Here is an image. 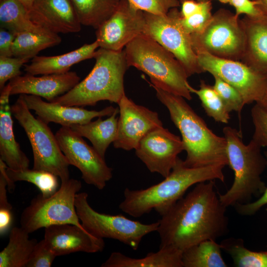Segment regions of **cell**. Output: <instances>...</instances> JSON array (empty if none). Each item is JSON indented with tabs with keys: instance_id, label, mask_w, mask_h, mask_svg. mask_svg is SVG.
<instances>
[{
	"instance_id": "cell-26",
	"label": "cell",
	"mask_w": 267,
	"mask_h": 267,
	"mask_svg": "<svg viewBox=\"0 0 267 267\" xmlns=\"http://www.w3.org/2000/svg\"><path fill=\"white\" fill-rule=\"evenodd\" d=\"M29 234L21 226L10 230L8 244L0 252V267H26L38 242Z\"/></svg>"
},
{
	"instance_id": "cell-10",
	"label": "cell",
	"mask_w": 267,
	"mask_h": 267,
	"mask_svg": "<svg viewBox=\"0 0 267 267\" xmlns=\"http://www.w3.org/2000/svg\"><path fill=\"white\" fill-rule=\"evenodd\" d=\"M88 198L86 192L77 193L75 207L83 227L95 237L117 240L136 250L144 236L157 230L159 221L144 224L121 214L99 213L90 206Z\"/></svg>"
},
{
	"instance_id": "cell-42",
	"label": "cell",
	"mask_w": 267,
	"mask_h": 267,
	"mask_svg": "<svg viewBox=\"0 0 267 267\" xmlns=\"http://www.w3.org/2000/svg\"><path fill=\"white\" fill-rule=\"evenodd\" d=\"M15 35L4 28L0 29V56L11 57Z\"/></svg>"
},
{
	"instance_id": "cell-25",
	"label": "cell",
	"mask_w": 267,
	"mask_h": 267,
	"mask_svg": "<svg viewBox=\"0 0 267 267\" xmlns=\"http://www.w3.org/2000/svg\"><path fill=\"white\" fill-rule=\"evenodd\" d=\"M119 113V108H117L115 112L105 120L99 117L94 121L73 125L70 128L81 136L88 138L94 149L105 159L107 148L116 138Z\"/></svg>"
},
{
	"instance_id": "cell-47",
	"label": "cell",
	"mask_w": 267,
	"mask_h": 267,
	"mask_svg": "<svg viewBox=\"0 0 267 267\" xmlns=\"http://www.w3.org/2000/svg\"><path fill=\"white\" fill-rule=\"evenodd\" d=\"M257 103L261 104V105L267 108V95H266L261 101Z\"/></svg>"
},
{
	"instance_id": "cell-36",
	"label": "cell",
	"mask_w": 267,
	"mask_h": 267,
	"mask_svg": "<svg viewBox=\"0 0 267 267\" xmlns=\"http://www.w3.org/2000/svg\"><path fill=\"white\" fill-rule=\"evenodd\" d=\"M251 117L254 126L252 140L261 147H267V108L256 103L251 109Z\"/></svg>"
},
{
	"instance_id": "cell-33",
	"label": "cell",
	"mask_w": 267,
	"mask_h": 267,
	"mask_svg": "<svg viewBox=\"0 0 267 267\" xmlns=\"http://www.w3.org/2000/svg\"><path fill=\"white\" fill-rule=\"evenodd\" d=\"M188 88L191 93H194L198 96L208 116L217 122L223 124L228 123L230 118V112L213 86L207 84L204 80H201L199 89L193 88L189 84Z\"/></svg>"
},
{
	"instance_id": "cell-43",
	"label": "cell",
	"mask_w": 267,
	"mask_h": 267,
	"mask_svg": "<svg viewBox=\"0 0 267 267\" xmlns=\"http://www.w3.org/2000/svg\"><path fill=\"white\" fill-rule=\"evenodd\" d=\"M181 8L180 11L183 18H187L196 12L200 8L201 2L200 0H179Z\"/></svg>"
},
{
	"instance_id": "cell-24",
	"label": "cell",
	"mask_w": 267,
	"mask_h": 267,
	"mask_svg": "<svg viewBox=\"0 0 267 267\" xmlns=\"http://www.w3.org/2000/svg\"><path fill=\"white\" fill-rule=\"evenodd\" d=\"M182 251L171 247L159 248L141 258H134L114 252L101 267H183Z\"/></svg>"
},
{
	"instance_id": "cell-15",
	"label": "cell",
	"mask_w": 267,
	"mask_h": 267,
	"mask_svg": "<svg viewBox=\"0 0 267 267\" xmlns=\"http://www.w3.org/2000/svg\"><path fill=\"white\" fill-rule=\"evenodd\" d=\"M135 150L150 172L158 173L165 178L171 173L184 146L179 136L161 126L145 134Z\"/></svg>"
},
{
	"instance_id": "cell-50",
	"label": "cell",
	"mask_w": 267,
	"mask_h": 267,
	"mask_svg": "<svg viewBox=\"0 0 267 267\" xmlns=\"http://www.w3.org/2000/svg\"><path fill=\"white\" fill-rule=\"evenodd\" d=\"M266 251L267 252V250Z\"/></svg>"
},
{
	"instance_id": "cell-37",
	"label": "cell",
	"mask_w": 267,
	"mask_h": 267,
	"mask_svg": "<svg viewBox=\"0 0 267 267\" xmlns=\"http://www.w3.org/2000/svg\"><path fill=\"white\" fill-rule=\"evenodd\" d=\"M30 59L18 57L0 56V89L6 82L21 75L20 69Z\"/></svg>"
},
{
	"instance_id": "cell-14",
	"label": "cell",
	"mask_w": 267,
	"mask_h": 267,
	"mask_svg": "<svg viewBox=\"0 0 267 267\" xmlns=\"http://www.w3.org/2000/svg\"><path fill=\"white\" fill-rule=\"evenodd\" d=\"M144 25V11L135 8L128 0H121L114 13L96 29V41L99 48L122 50L143 33Z\"/></svg>"
},
{
	"instance_id": "cell-20",
	"label": "cell",
	"mask_w": 267,
	"mask_h": 267,
	"mask_svg": "<svg viewBox=\"0 0 267 267\" xmlns=\"http://www.w3.org/2000/svg\"><path fill=\"white\" fill-rule=\"evenodd\" d=\"M22 95L29 109L34 110L37 117L47 124L53 122L68 127L75 124H84L95 117L109 116L117 109L109 106L99 111L89 110L82 107L45 102L41 97L34 95Z\"/></svg>"
},
{
	"instance_id": "cell-30",
	"label": "cell",
	"mask_w": 267,
	"mask_h": 267,
	"mask_svg": "<svg viewBox=\"0 0 267 267\" xmlns=\"http://www.w3.org/2000/svg\"><path fill=\"white\" fill-rule=\"evenodd\" d=\"M61 41L58 34L52 33H21L16 35L14 40L12 48L13 56L31 59L40 51L58 45Z\"/></svg>"
},
{
	"instance_id": "cell-31",
	"label": "cell",
	"mask_w": 267,
	"mask_h": 267,
	"mask_svg": "<svg viewBox=\"0 0 267 267\" xmlns=\"http://www.w3.org/2000/svg\"><path fill=\"white\" fill-rule=\"evenodd\" d=\"M220 245L222 249L230 255L235 267H267V252L248 249L241 238L225 239Z\"/></svg>"
},
{
	"instance_id": "cell-28",
	"label": "cell",
	"mask_w": 267,
	"mask_h": 267,
	"mask_svg": "<svg viewBox=\"0 0 267 267\" xmlns=\"http://www.w3.org/2000/svg\"><path fill=\"white\" fill-rule=\"evenodd\" d=\"M121 0H71L82 25L97 29L110 17Z\"/></svg>"
},
{
	"instance_id": "cell-3",
	"label": "cell",
	"mask_w": 267,
	"mask_h": 267,
	"mask_svg": "<svg viewBox=\"0 0 267 267\" xmlns=\"http://www.w3.org/2000/svg\"><path fill=\"white\" fill-rule=\"evenodd\" d=\"M148 83L155 90L157 98L167 108L172 121L181 134L186 152L185 165L193 168L228 166L225 137L211 131L184 98Z\"/></svg>"
},
{
	"instance_id": "cell-44",
	"label": "cell",
	"mask_w": 267,
	"mask_h": 267,
	"mask_svg": "<svg viewBox=\"0 0 267 267\" xmlns=\"http://www.w3.org/2000/svg\"><path fill=\"white\" fill-rule=\"evenodd\" d=\"M7 166L4 162L0 159V173L4 176L7 183V188L9 191L14 190L15 187L14 182H12L9 178L6 172V169Z\"/></svg>"
},
{
	"instance_id": "cell-16",
	"label": "cell",
	"mask_w": 267,
	"mask_h": 267,
	"mask_svg": "<svg viewBox=\"0 0 267 267\" xmlns=\"http://www.w3.org/2000/svg\"><path fill=\"white\" fill-rule=\"evenodd\" d=\"M119 114L114 147L129 151L135 149L141 139L152 130L163 126L158 114L135 104L125 94L118 103Z\"/></svg>"
},
{
	"instance_id": "cell-5",
	"label": "cell",
	"mask_w": 267,
	"mask_h": 267,
	"mask_svg": "<svg viewBox=\"0 0 267 267\" xmlns=\"http://www.w3.org/2000/svg\"><path fill=\"white\" fill-rule=\"evenodd\" d=\"M222 132L226 141L228 166L234 175L230 188L219 194L221 202L227 208L249 203L253 197L261 196L267 187L261 175L267 167V161L262 147L253 140L244 144L240 133L231 127H224Z\"/></svg>"
},
{
	"instance_id": "cell-32",
	"label": "cell",
	"mask_w": 267,
	"mask_h": 267,
	"mask_svg": "<svg viewBox=\"0 0 267 267\" xmlns=\"http://www.w3.org/2000/svg\"><path fill=\"white\" fill-rule=\"evenodd\" d=\"M6 172L13 182L25 181L34 184L43 196L49 197L58 189V177L47 171L29 169L13 170L6 167Z\"/></svg>"
},
{
	"instance_id": "cell-22",
	"label": "cell",
	"mask_w": 267,
	"mask_h": 267,
	"mask_svg": "<svg viewBox=\"0 0 267 267\" xmlns=\"http://www.w3.org/2000/svg\"><path fill=\"white\" fill-rule=\"evenodd\" d=\"M240 22L246 37L240 61L267 77V15L258 17L245 15Z\"/></svg>"
},
{
	"instance_id": "cell-27",
	"label": "cell",
	"mask_w": 267,
	"mask_h": 267,
	"mask_svg": "<svg viewBox=\"0 0 267 267\" xmlns=\"http://www.w3.org/2000/svg\"><path fill=\"white\" fill-rule=\"evenodd\" d=\"M0 27L15 36L23 32L50 33L35 24L29 11L18 0H0Z\"/></svg>"
},
{
	"instance_id": "cell-45",
	"label": "cell",
	"mask_w": 267,
	"mask_h": 267,
	"mask_svg": "<svg viewBox=\"0 0 267 267\" xmlns=\"http://www.w3.org/2000/svg\"><path fill=\"white\" fill-rule=\"evenodd\" d=\"M258 3V6L265 14L267 15V0H253Z\"/></svg>"
},
{
	"instance_id": "cell-17",
	"label": "cell",
	"mask_w": 267,
	"mask_h": 267,
	"mask_svg": "<svg viewBox=\"0 0 267 267\" xmlns=\"http://www.w3.org/2000/svg\"><path fill=\"white\" fill-rule=\"evenodd\" d=\"M44 228V240L56 256L78 252L95 253L105 247L103 239L73 224H54Z\"/></svg>"
},
{
	"instance_id": "cell-4",
	"label": "cell",
	"mask_w": 267,
	"mask_h": 267,
	"mask_svg": "<svg viewBox=\"0 0 267 267\" xmlns=\"http://www.w3.org/2000/svg\"><path fill=\"white\" fill-rule=\"evenodd\" d=\"M88 76L72 89L51 102L66 106H95L101 100L118 103L125 93L124 77L129 68L124 50L99 48Z\"/></svg>"
},
{
	"instance_id": "cell-2",
	"label": "cell",
	"mask_w": 267,
	"mask_h": 267,
	"mask_svg": "<svg viewBox=\"0 0 267 267\" xmlns=\"http://www.w3.org/2000/svg\"><path fill=\"white\" fill-rule=\"evenodd\" d=\"M224 167L220 165L189 167L178 157L170 174L160 182L145 189L126 188L119 208L134 218L149 213L153 210L162 216L192 185L215 179L224 182Z\"/></svg>"
},
{
	"instance_id": "cell-34",
	"label": "cell",
	"mask_w": 267,
	"mask_h": 267,
	"mask_svg": "<svg viewBox=\"0 0 267 267\" xmlns=\"http://www.w3.org/2000/svg\"><path fill=\"white\" fill-rule=\"evenodd\" d=\"M215 83L213 86L227 110L230 112L235 111L240 117L244 106V99L239 92L233 87L217 76H213Z\"/></svg>"
},
{
	"instance_id": "cell-35",
	"label": "cell",
	"mask_w": 267,
	"mask_h": 267,
	"mask_svg": "<svg viewBox=\"0 0 267 267\" xmlns=\"http://www.w3.org/2000/svg\"><path fill=\"white\" fill-rule=\"evenodd\" d=\"M201 5L199 10L187 18H183L180 14L179 22L189 35L201 32L210 22L213 14L212 4L210 0H200Z\"/></svg>"
},
{
	"instance_id": "cell-9",
	"label": "cell",
	"mask_w": 267,
	"mask_h": 267,
	"mask_svg": "<svg viewBox=\"0 0 267 267\" xmlns=\"http://www.w3.org/2000/svg\"><path fill=\"white\" fill-rule=\"evenodd\" d=\"M195 53H207L222 59L240 61L246 37L240 19L230 10L221 8L201 32L190 35Z\"/></svg>"
},
{
	"instance_id": "cell-7",
	"label": "cell",
	"mask_w": 267,
	"mask_h": 267,
	"mask_svg": "<svg viewBox=\"0 0 267 267\" xmlns=\"http://www.w3.org/2000/svg\"><path fill=\"white\" fill-rule=\"evenodd\" d=\"M20 94L11 106L12 115L23 128L31 143L33 154V169L49 172L61 182L69 178V163L48 124L35 117Z\"/></svg>"
},
{
	"instance_id": "cell-13",
	"label": "cell",
	"mask_w": 267,
	"mask_h": 267,
	"mask_svg": "<svg viewBox=\"0 0 267 267\" xmlns=\"http://www.w3.org/2000/svg\"><path fill=\"white\" fill-rule=\"evenodd\" d=\"M55 135L70 165L80 171L85 182L102 190L112 177L105 159L70 127L62 126Z\"/></svg>"
},
{
	"instance_id": "cell-46",
	"label": "cell",
	"mask_w": 267,
	"mask_h": 267,
	"mask_svg": "<svg viewBox=\"0 0 267 267\" xmlns=\"http://www.w3.org/2000/svg\"><path fill=\"white\" fill-rule=\"evenodd\" d=\"M20 1L29 11L31 8L35 0H18Z\"/></svg>"
},
{
	"instance_id": "cell-21",
	"label": "cell",
	"mask_w": 267,
	"mask_h": 267,
	"mask_svg": "<svg viewBox=\"0 0 267 267\" xmlns=\"http://www.w3.org/2000/svg\"><path fill=\"white\" fill-rule=\"evenodd\" d=\"M11 86L8 83L0 90V159L13 170L29 168L30 161L16 141L13 129L11 106L9 99Z\"/></svg>"
},
{
	"instance_id": "cell-6",
	"label": "cell",
	"mask_w": 267,
	"mask_h": 267,
	"mask_svg": "<svg viewBox=\"0 0 267 267\" xmlns=\"http://www.w3.org/2000/svg\"><path fill=\"white\" fill-rule=\"evenodd\" d=\"M124 52L128 67L147 74L150 84L188 100L192 99L184 68L172 53L154 40L141 34L126 45Z\"/></svg>"
},
{
	"instance_id": "cell-40",
	"label": "cell",
	"mask_w": 267,
	"mask_h": 267,
	"mask_svg": "<svg viewBox=\"0 0 267 267\" xmlns=\"http://www.w3.org/2000/svg\"><path fill=\"white\" fill-rule=\"evenodd\" d=\"M228 3L234 7L235 15L238 17L241 14L251 17H258L265 14L258 7V3L255 0H229Z\"/></svg>"
},
{
	"instance_id": "cell-39",
	"label": "cell",
	"mask_w": 267,
	"mask_h": 267,
	"mask_svg": "<svg viewBox=\"0 0 267 267\" xmlns=\"http://www.w3.org/2000/svg\"><path fill=\"white\" fill-rule=\"evenodd\" d=\"M56 257L44 239L37 242L26 267H50Z\"/></svg>"
},
{
	"instance_id": "cell-23",
	"label": "cell",
	"mask_w": 267,
	"mask_h": 267,
	"mask_svg": "<svg viewBox=\"0 0 267 267\" xmlns=\"http://www.w3.org/2000/svg\"><path fill=\"white\" fill-rule=\"evenodd\" d=\"M99 45L96 41L63 54L36 56L31 63L24 65L26 73L33 75L62 74L69 71L74 65L93 58Z\"/></svg>"
},
{
	"instance_id": "cell-48",
	"label": "cell",
	"mask_w": 267,
	"mask_h": 267,
	"mask_svg": "<svg viewBox=\"0 0 267 267\" xmlns=\"http://www.w3.org/2000/svg\"><path fill=\"white\" fill-rule=\"evenodd\" d=\"M222 3H228L229 0H217Z\"/></svg>"
},
{
	"instance_id": "cell-11",
	"label": "cell",
	"mask_w": 267,
	"mask_h": 267,
	"mask_svg": "<svg viewBox=\"0 0 267 267\" xmlns=\"http://www.w3.org/2000/svg\"><path fill=\"white\" fill-rule=\"evenodd\" d=\"M145 34L172 53L184 68L188 77L205 72L194 51L190 35L179 22L180 11L174 8L165 15L144 12Z\"/></svg>"
},
{
	"instance_id": "cell-12",
	"label": "cell",
	"mask_w": 267,
	"mask_h": 267,
	"mask_svg": "<svg viewBox=\"0 0 267 267\" xmlns=\"http://www.w3.org/2000/svg\"><path fill=\"white\" fill-rule=\"evenodd\" d=\"M204 71L217 76L236 89L245 104L259 102L267 92V77L239 60L222 59L203 53L197 55Z\"/></svg>"
},
{
	"instance_id": "cell-41",
	"label": "cell",
	"mask_w": 267,
	"mask_h": 267,
	"mask_svg": "<svg viewBox=\"0 0 267 267\" xmlns=\"http://www.w3.org/2000/svg\"><path fill=\"white\" fill-rule=\"evenodd\" d=\"M267 161V150L265 152ZM267 204V186L258 199L254 202L238 204L234 207L237 213L242 216H249L255 215L264 206Z\"/></svg>"
},
{
	"instance_id": "cell-1",
	"label": "cell",
	"mask_w": 267,
	"mask_h": 267,
	"mask_svg": "<svg viewBox=\"0 0 267 267\" xmlns=\"http://www.w3.org/2000/svg\"><path fill=\"white\" fill-rule=\"evenodd\" d=\"M214 180L197 183L161 216L157 230L159 248L181 251L207 240H216L228 230L226 207L215 190Z\"/></svg>"
},
{
	"instance_id": "cell-29",
	"label": "cell",
	"mask_w": 267,
	"mask_h": 267,
	"mask_svg": "<svg viewBox=\"0 0 267 267\" xmlns=\"http://www.w3.org/2000/svg\"><path fill=\"white\" fill-rule=\"evenodd\" d=\"M222 248L214 240H207L182 252L183 267H226Z\"/></svg>"
},
{
	"instance_id": "cell-38",
	"label": "cell",
	"mask_w": 267,
	"mask_h": 267,
	"mask_svg": "<svg viewBox=\"0 0 267 267\" xmlns=\"http://www.w3.org/2000/svg\"><path fill=\"white\" fill-rule=\"evenodd\" d=\"M135 8L156 15L166 14L170 9L179 6V0H128Z\"/></svg>"
},
{
	"instance_id": "cell-8",
	"label": "cell",
	"mask_w": 267,
	"mask_h": 267,
	"mask_svg": "<svg viewBox=\"0 0 267 267\" xmlns=\"http://www.w3.org/2000/svg\"><path fill=\"white\" fill-rule=\"evenodd\" d=\"M81 188L80 180L69 178L61 182L52 195L38 194L22 212L21 227L29 233L54 224L70 223L83 227L75 207L76 195Z\"/></svg>"
},
{
	"instance_id": "cell-18",
	"label": "cell",
	"mask_w": 267,
	"mask_h": 267,
	"mask_svg": "<svg viewBox=\"0 0 267 267\" xmlns=\"http://www.w3.org/2000/svg\"><path fill=\"white\" fill-rule=\"evenodd\" d=\"M29 15L35 24L52 33H74L81 30L71 0H35Z\"/></svg>"
},
{
	"instance_id": "cell-19",
	"label": "cell",
	"mask_w": 267,
	"mask_h": 267,
	"mask_svg": "<svg viewBox=\"0 0 267 267\" xmlns=\"http://www.w3.org/2000/svg\"><path fill=\"white\" fill-rule=\"evenodd\" d=\"M80 81L75 72L43 75L40 77L26 73L9 81L11 95L30 94L42 97L48 102L67 92Z\"/></svg>"
},
{
	"instance_id": "cell-49",
	"label": "cell",
	"mask_w": 267,
	"mask_h": 267,
	"mask_svg": "<svg viewBox=\"0 0 267 267\" xmlns=\"http://www.w3.org/2000/svg\"><path fill=\"white\" fill-rule=\"evenodd\" d=\"M266 95H267V94H266Z\"/></svg>"
}]
</instances>
